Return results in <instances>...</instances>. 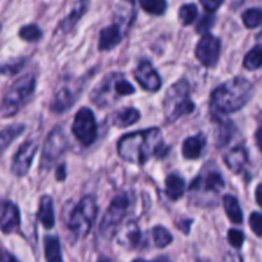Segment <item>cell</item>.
<instances>
[{
	"mask_svg": "<svg viewBox=\"0 0 262 262\" xmlns=\"http://www.w3.org/2000/svg\"><path fill=\"white\" fill-rule=\"evenodd\" d=\"M168 147L159 128H147L124 135L118 142V154L128 163L143 165L151 158H163Z\"/></svg>",
	"mask_w": 262,
	"mask_h": 262,
	"instance_id": "1",
	"label": "cell"
},
{
	"mask_svg": "<svg viewBox=\"0 0 262 262\" xmlns=\"http://www.w3.org/2000/svg\"><path fill=\"white\" fill-rule=\"evenodd\" d=\"M255 92V86L245 77H235L212 91L210 97V112L212 117L219 118L235 113L248 104Z\"/></svg>",
	"mask_w": 262,
	"mask_h": 262,
	"instance_id": "2",
	"label": "cell"
},
{
	"mask_svg": "<svg viewBox=\"0 0 262 262\" xmlns=\"http://www.w3.org/2000/svg\"><path fill=\"white\" fill-rule=\"evenodd\" d=\"M225 187L224 178L217 169H205L189 187V197L197 206L210 207L217 204V197Z\"/></svg>",
	"mask_w": 262,
	"mask_h": 262,
	"instance_id": "3",
	"label": "cell"
},
{
	"mask_svg": "<svg viewBox=\"0 0 262 262\" xmlns=\"http://www.w3.org/2000/svg\"><path fill=\"white\" fill-rule=\"evenodd\" d=\"M194 102L191 100V86L186 79H179L166 91L163 109L168 123H174L182 117L194 112Z\"/></svg>",
	"mask_w": 262,
	"mask_h": 262,
	"instance_id": "4",
	"label": "cell"
},
{
	"mask_svg": "<svg viewBox=\"0 0 262 262\" xmlns=\"http://www.w3.org/2000/svg\"><path fill=\"white\" fill-rule=\"evenodd\" d=\"M136 92L130 82L122 73L107 74L91 92V100L100 107L112 106L123 96H129Z\"/></svg>",
	"mask_w": 262,
	"mask_h": 262,
	"instance_id": "5",
	"label": "cell"
},
{
	"mask_svg": "<svg viewBox=\"0 0 262 262\" xmlns=\"http://www.w3.org/2000/svg\"><path fill=\"white\" fill-rule=\"evenodd\" d=\"M36 78L33 74H27L22 78L17 79L10 86L8 92L3 99L2 106H0V115L3 118H10L17 114L20 107L30 100L35 92Z\"/></svg>",
	"mask_w": 262,
	"mask_h": 262,
	"instance_id": "6",
	"label": "cell"
},
{
	"mask_svg": "<svg viewBox=\"0 0 262 262\" xmlns=\"http://www.w3.org/2000/svg\"><path fill=\"white\" fill-rule=\"evenodd\" d=\"M97 204L94 196H84L72 211L68 220V229L76 239L87 237L97 216Z\"/></svg>",
	"mask_w": 262,
	"mask_h": 262,
	"instance_id": "7",
	"label": "cell"
},
{
	"mask_svg": "<svg viewBox=\"0 0 262 262\" xmlns=\"http://www.w3.org/2000/svg\"><path fill=\"white\" fill-rule=\"evenodd\" d=\"M132 201V196L128 192H123L113 200L100 223V234L105 237H112L117 232L118 227L122 224L123 219L129 212Z\"/></svg>",
	"mask_w": 262,
	"mask_h": 262,
	"instance_id": "8",
	"label": "cell"
},
{
	"mask_svg": "<svg viewBox=\"0 0 262 262\" xmlns=\"http://www.w3.org/2000/svg\"><path fill=\"white\" fill-rule=\"evenodd\" d=\"M67 147H68V138H67L63 128L58 125L46 137L42 154H41L40 168L42 170H49L59 160V158L66 152Z\"/></svg>",
	"mask_w": 262,
	"mask_h": 262,
	"instance_id": "9",
	"label": "cell"
},
{
	"mask_svg": "<svg viewBox=\"0 0 262 262\" xmlns=\"http://www.w3.org/2000/svg\"><path fill=\"white\" fill-rule=\"evenodd\" d=\"M72 132L83 146H90L97 138V124L95 115L89 107H82L74 117Z\"/></svg>",
	"mask_w": 262,
	"mask_h": 262,
	"instance_id": "10",
	"label": "cell"
},
{
	"mask_svg": "<svg viewBox=\"0 0 262 262\" xmlns=\"http://www.w3.org/2000/svg\"><path fill=\"white\" fill-rule=\"evenodd\" d=\"M220 51H222V41L211 33L205 32L196 46V58L202 66L212 68L219 61Z\"/></svg>",
	"mask_w": 262,
	"mask_h": 262,
	"instance_id": "11",
	"label": "cell"
},
{
	"mask_svg": "<svg viewBox=\"0 0 262 262\" xmlns=\"http://www.w3.org/2000/svg\"><path fill=\"white\" fill-rule=\"evenodd\" d=\"M37 148L38 142L35 138L25 141L18 147L17 152L13 156L12 160V173L15 177H25L30 171L33 158H35L36 152H37Z\"/></svg>",
	"mask_w": 262,
	"mask_h": 262,
	"instance_id": "12",
	"label": "cell"
},
{
	"mask_svg": "<svg viewBox=\"0 0 262 262\" xmlns=\"http://www.w3.org/2000/svg\"><path fill=\"white\" fill-rule=\"evenodd\" d=\"M135 78L143 90L156 92L161 87V78L148 60H142L135 71Z\"/></svg>",
	"mask_w": 262,
	"mask_h": 262,
	"instance_id": "13",
	"label": "cell"
},
{
	"mask_svg": "<svg viewBox=\"0 0 262 262\" xmlns=\"http://www.w3.org/2000/svg\"><path fill=\"white\" fill-rule=\"evenodd\" d=\"M19 210L13 202L0 201V230L10 234L19 227Z\"/></svg>",
	"mask_w": 262,
	"mask_h": 262,
	"instance_id": "14",
	"label": "cell"
},
{
	"mask_svg": "<svg viewBox=\"0 0 262 262\" xmlns=\"http://www.w3.org/2000/svg\"><path fill=\"white\" fill-rule=\"evenodd\" d=\"M118 245L125 250H135L141 243V230L136 222L129 220L117 230Z\"/></svg>",
	"mask_w": 262,
	"mask_h": 262,
	"instance_id": "15",
	"label": "cell"
},
{
	"mask_svg": "<svg viewBox=\"0 0 262 262\" xmlns=\"http://www.w3.org/2000/svg\"><path fill=\"white\" fill-rule=\"evenodd\" d=\"M125 35H127V32H125L118 23L113 22V25L107 26V27L102 28V30L100 31L99 50H112V49H114L115 46L119 45V43L122 42L123 37H124Z\"/></svg>",
	"mask_w": 262,
	"mask_h": 262,
	"instance_id": "16",
	"label": "cell"
},
{
	"mask_svg": "<svg viewBox=\"0 0 262 262\" xmlns=\"http://www.w3.org/2000/svg\"><path fill=\"white\" fill-rule=\"evenodd\" d=\"M136 18L135 0H120L115 7L114 22L118 23L125 32L130 30L133 20Z\"/></svg>",
	"mask_w": 262,
	"mask_h": 262,
	"instance_id": "17",
	"label": "cell"
},
{
	"mask_svg": "<svg viewBox=\"0 0 262 262\" xmlns=\"http://www.w3.org/2000/svg\"><path fill=\"white\" fill-rule=\"evenodd\" d=\"M90 5V0H77L74 3L73 8L71 9V12L66 15L64 19L60 20L58 26V31L60 33H68L77 23L81 20V18L83 17L84 13L87 12Z\"/></svg>",
	"mask_w": 262,
	"mask_h": 262,
	"instance_id": "18",
	"label": "cell"
},
{
	"mask_svg": "<svg viewBox=\"0 0 262 262\" xmlns=\"http://www.w3.org/2000/svg\"><path fill=\"white\" fill-rule=\"evenodd\" d=\"M205 146H206V137L202 133H199V135L192 136L184 141L182 152H183L184 158L188 160H196L201 156Z\"/></svg>",
	"mask_w": 262,
	"mask_h": 262,
	"instance_id": "19",
	"label": "cell"
},
{
	"mask_svg": "<svg viewBox=\"0 0 262 262\" xmlns=\"http://www.w3.org/2000/svg\"><path fill=\"white\" fill-rule=\"evenodd\" d=\"M224 161L230 170L234 173H241L248 161L247 151L242 146H237V147L232 148L229 152L225 154Z\"/></svg>",
	"mask_w": 262,
	"mask_h": 262,
	"instance_id": "20",
	"label": "cell"
},
{
	"mask_svg": "<svg viewBox=\"0 0 262 262\" xmlns=\"http://www.w3.org/2000/svg\"><path fill=\"white\" fill-rule=\"evenodd\" d=\"M37 219L45 229H53L55 225V215H54L53 199L50 196H42L38 205Z\"/></svg>",
	"mask_w": 262,
	"mask_h": 262,
	"instance_id": "21",
	"label": "cell"
},
{
	"mask_svg": "<svg viewBox=\"0 0 262 262\" xmlns=\"http://www.w3.org/2000/svg\"><path fill=\"white\" fill-rule=\"evenodd\" d=\"M74 101H76V96L73 95V92L68 87H63L54 96L53 102L50 105V109L53 113L61 114L66 110H68L74 104Z\"/></svg>",
	"mask_w": 262,
	"mask_h": 262,
	"instance_id": "22",
	"label": "cell"
},
{
	"mask_svg": "<svg viewBox=\"0 0 262 262\" xmlns=\"http://www.w3.org/2000/svg\"><path fill=\"white\" fill-rule=\"evenodd\" d=\"M140 118L141 113L137 109H135V107H124L119 112H115L110 119H112V123L115 127L127 128L136 124L140 120Z\"/></svg>",
	"mask_w": 262,
	"mask_h": 262,
	"instance_id": "23",
	"label": "cell"
},
{
	"mask_svg": "<svg viewBox=\"0 0 262 262\" xmlns=\"http://www.w3.org/2000/svg\"><path fill=\"white\" fill-rule=\"evenodd\" d=\"M215 119L219 122V125H217L216 135H215V142H216V146L219 148L225 147L228 143L232 141L233 136L235 135V125L234 123L230 122V120H224L222 118H215Z\"/></svg>",
	"mask_w": 262,
	"mask_h": 262,
	"instance_id": "24",
	"label": "cell"
},
{
	"mask_svg": "<svg viewBox=\"0 0 262 262\" xmlns=\"http://www.w3.org/2000/svg\"><path fill=\"white\" fill-rule=\"evenodd\" d=\"M186 191V182L178 174H170L165 179V193L171 201L181 199Z\"/></svg>",
	"mask_w": 262,
	"mask_h": 262,
	"instance_id": "25",
	"label": "cell"
},
{
	"mask_svg": "<svg viewBox=\"0 0 262 262\" xmlns=\"http://www.w3.org/2000/svg\"><path fill=\"white\" fill-rule=\"evenodd\" d=\"M26 129V125L22 123H14L12 125H8L7 128H4L3 130H0V158L4 154V151L7 150L10 146V143L15 140L17 137H19Z\"/></svg>",
	"mask_w": 262,
	"mask_h": 262,
	"instance_id": "26",
	"label": "cell"
},
{
	"mask_svg": "<svg viewBox=\"0 0 262 262\" xmlns=\"http://www.w3.org/2000/svg\"><path fill=\"white\" fill-rule=\"evenodd\" d=\"M223 204H224L225 212L229 220L234 224H242L243 223V212L241 209L238 200L232 194H225L223 197Z\"/></svg>",
	"mask_w": 262,
	"mask_h": 262,
	"instance_id": "27",
	"label": "cell"
},
{
	"mask_svg": "<svg viewBox=\"0 0 262 262\" xmlns=\"http://www.w3.org/2000/svg\"><path fill=\"white\" fill-rule=\"evenodd\" d=\"M43 247H45V258L50 262H58L63 260L60 252V242L55 235H46Z\"/></svg>",
	"mask_w": 262,
	"mask_h": 262,
	"instance_id": "28",
	"label": "cell"
},
{
	"mask_svg": "<svg viewBox=\"0 0 262 262\" xmlns=\"http://www.w3.org/2000/svg\"><path fill=\"white\" fill-rule=\"evenodd\" d=\"M145 12L154 15H163L166 12V0H138Z\"/></svg>",
	"mask_w": 262,
	"mask_h": 262,
	"instance_id": "29",
	"label": "cell"
},
{
	"mask_svg": "<svg viewBox=\"0 0 262 262\" xmlns=\"http://www.w3.org/2000/svg\"><path fill=\"white\" fill-rule=\"evenodd\" d=\"M152 237L156 247L159 248L168 247L171 243V241H173V235L170 234V232L166 228L160 227V225H158V227L152 229Z\"/></svg>",
	"mask_w": 262,
	"mask_h": 262,
	"instance_id": "30",
	"label": "cell"
},
{
	"mask_svg": "<svg viewBox=\"0 0 262 262\" xmlns=\"http://www.w3.org/2000/svg\"><path fill=\"white\" fill-rule=\"evenodd\" d=\"M261 59H262V54H261V46L256 45L250 53L246 55L245 61H243V66H245L246 69L248 71H257L258 68L261 67Z\"/></svg>",
	"mask_w": 262,
	"mask_h": 262,
	"instance_id": "31",
	"label": "cell"
},
{
	"mask_svg": "<svg viewBox=\"0 0 262 262\" xmlns=\"http://www.w3.org/2000/svg\"><path fill=\"white\" fill-rule=\"evenodd\" d=\"M243 23L247 28H257L260 27L261 19H262V12L258 8H252V9H247L242 14Z\"/></svg>",
	"mask_w": 262,
	"mask_h": 262,
	"instance_id": "32",
	"label": "cell"
},
{
	"mask_svg": "<svg viewBox=\"0 0 262 262\" xmlns=\"http://www.w3.org/2000/svg\"><path fill=\"white\" fill-rule=\"evenodd\" d=\"M197 15H199V9L194 4H184L179 9V20L183 26H188L193 23Z\"/></svg>",
	"mask_w": 262,
	"mask_h": 262,
	"instance_id": "33",
	"label": "cell"
},
{
	"mask_svg": "<svg viewBox=\"0 0 262 262\" xmlns=\"http://www.w3.org/2000/svg\"><path fill=\"white\" fill-rule=\"evenodd\" d=\"M19 37L22 40L27 41V42H35L42 37V32H41L40 27L36 25H27L23 26L19 30Z\"/></svg>",
	"mask_w": 262,
	"mask_h": 262,
	"instance_id": "34",
	"label": "cell"
},
{
	"mask_svg": "<svg viewBox=\"0 0 262 262\" xmlns=\"http://www.w3.org/2000/svg\"><path fill=\"white\" fill-rule=\"evenodd\" d=\"M26 63H27V59L20 58L15 59L13 61H8V63L0 64V73L7 74V76H13V74L18 73L25 67Z\"/></svg>",
	"mask_w": 262,
	"mask_h": 262,
	"instance_id": "35",
	"label": "cell"
},
{
	"mask_svg": "<svg viewBox=\"0 0 262 262\" xmlns=\"http://www.w3.org/2000/svg\"><path fill=\"white\" fill-rule=\"evenodd\" d=\"M228 241H229L230 245L234 248H241L243 246V242H245V234H243L241 230L237 229H230L228 232Z\"/></svg>",
	"mask_w": 262,
	"mask_h": 262,
	"instance_id": "36",
	"label": "cell"
},
{
	"mask_svg": "<svg viewBox=\"0 0 262 262\" xmlns=\"http://www.w3.org/2000/svg\"><path fill=\"white\" fill-rule=\"evenodd\" d=\"M250 227L251 229L255 232V234L257 237H261L262 234V217L261 214L258 211L252 212V215L250 216Z\"/></svg>",
	"mask_w": 262,
	"mask_h": 262,
	"instance_id": "37",
	"label": "cell"
},
{
	"mask_svg": "<svg viewBox=\"0 0 262 262\" xmlns=\"http://www.w3.org/2000/svg\"><path fill=\"white\" fill-rule=\"evenodd\" d=\"M214 17L212 15H204L201 18V20L199 22L196 28V32L197 33H205L211 28V26L214 25Z\"/></svg>",
	"mask_w": 262,
	"mask_h": 262,
	"instance_id": "38",
	"label": "cell"
},
{
	"mask_svg": "<svg viewBox=\"0 0 262 262\" xmlns=\"http://www.w3.org/2000/svg\"><path fill=\"white\" fill-rule=\"evenodd\" d=\"M200 2H201V4L204 5L205 9H206L207 12L212 13V12H216V10L222 7L224 0H200Z\"/></svg>",
	"mask_w": 262,
	"mask_h": 262,
	"instance_id": "39",
	"label": "cell"
},
{
	"mask_svg": "<svg viewBox=\"0 0 262 262\" xmlns=\"http://www.w3.org/2000/svg\"><path fill=\"white\" fill-rule=\"evenodd\" d=\"M66 177H67L66 165H64V164H61L60 166H58V168H56L55 178H56V181H59V182H63L64 179H66Z\"/></svg>",
	"mask_w": 262,
	"mask_h": 262,
	"instance_id": "40",
	"label": "cell"
},
{
	"mask_svg": "<svg viewBox=\"0 0 262 262\" xmlns=\"http://www.w3.org/2000/svg\"><path fill=\"white\" fill-rule=\"evenodd\" d=\"M191 225H192V220H182L181 223H178V224H177V227H178L179 229L183 230L186 234H188L189 229H191Z\"/></svg>",
	"mask_w": 262,
	"mask_h": 262,
	"instance_id": "41",
	"label": "cell"
},
{
	"mask_svg": "<svg viewBox=\"0 0 262 262\" xmlns=\"http://www.w3.org/2000/svg\"><path fill=\"white\" fill-rule=\"evenodd\" d=\"M261 188L262 184H258L257 188H256V202H257L258 206H261Z\"/></svg>",
	"mask_w": 262,
	"mask_h": 262,
	"instance_id": "42",
	"label": "cell"
},
{
	"mask_svg": "<svg viewBox=\"0 0 262 262\" xmlns=\"http://www.w3.org/2000/svg\"><path fill=\"white\" fill-rule=\"evenodd\" d=\"M261 128H258L257 133H256V142H257L258 148H261Z\"/></svg>",
	"mask_w": 262,
	"mask_h": 262,
	"instance_id": "43",
	"label": "cell"
},
{
	"mask_svg": "<svg viewBox=\"0 0 262 262\" xmlns=\"http://www.w3.org/2000/svg\"><path fill=\"white\" fill-rule=\"evenodd\" d=\"M2 260H4V258H3V255H2V252H0V261Z\"/></svg>",
	"mask_w": 262,
	"mask_h": 262,
	"instance_id": "44",
	"label": "cell"
}]
</instances>
